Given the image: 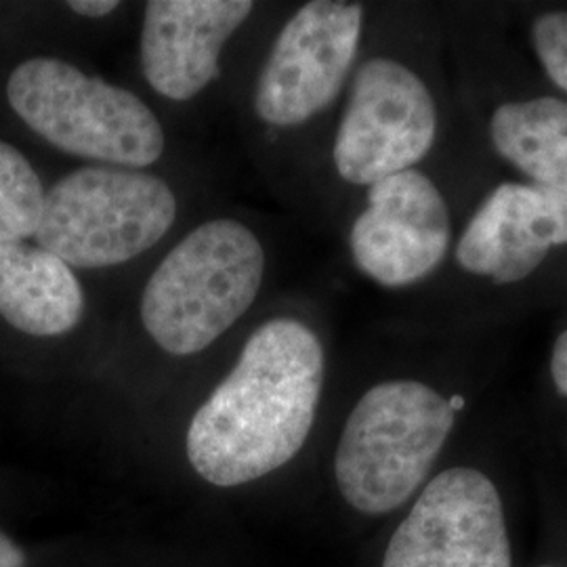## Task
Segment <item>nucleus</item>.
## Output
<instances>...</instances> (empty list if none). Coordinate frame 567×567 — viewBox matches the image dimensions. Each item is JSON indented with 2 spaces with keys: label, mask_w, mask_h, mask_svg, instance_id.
<instances>
[{
  "label": "nucleus",
  "mask_w": 567,
  "mask_h": 567,
  "mask_svg": "<svg viewBox=\"0 0 567 567\" xmlns=\"http://www.w3.org/2000/svg\"><path fill=\"white\" fill-rule=\"evenodd\" d=\"M0 567H25L23 550L2 532H0Z\"/></svg>",
  "instance_id": "obj_18"
},
{
  "label": "nucleus",
  "mask_w": 567,
  "mask_h": 567,
  "mask_svg": "<svg viewBox=\"0 0 567 567\" xmlns=\"http://www.w3.org/2000/svg\"><path fill=\"white\" fill-rule=\"evenodd\" d=\"M567 244V196L534 183H503L477 208L456 261L494 284L526 280L550 248Z\"/></svg>",
  "instance_id": "obj_10"
},
{
  "label": "nucleus",
  "mask_w": 567,
  "mask_h": 567,
  "mask_svg": "<svg viewBox=\"0 0 567 567\" xmlns=\"http://www.w3.org/2000/svg\"><path fill=\"white\" fill-rule=\"evenodd\" d=\"M324 349L311 328L276 318L194 414L185 450L208 484L236 487L290 463L305 446L324 386Z\"/></svg>",
  "instance_id": "obj_1"
},
{
  "label": "nucleus",
  "mask_w": 567,
  "mask_h": 567,
  "mask_svg": "<svg viewBox=\"0 0 567 567\" xmlns=\"http://www.w3.org/2000/svg\"><path fill=\"white\" fill-rule=\"evenodd\" d=\"M536 567H566V566H559V564H540V566Z\"/></svg>",
  "instance_id": "obj_19"
},
{
  "label": "nucleus",
  "mask_w": 567,
  "mask_h": 567,
  "mask_svg": "<svg viewBox=\"0 0 567 567\" xmlns=\"http://www.w3.org/2000/svg\"><path fill=\"white\" fill-rule=\"evenodd\" d=\"M252 9L248 0H150L142 30L150 86L175 102L196 97L219 79L221 49Z\"/></svg>",
  "instance_id": "obj_11"
},
{
  "label": "nucleus",
  "mask_w": 567,
  "mask_h": 567,
  "mask_svg": "<svg viewBox=\"0 0 567 567\" xmlns=\"http://www.w3.org/2000/svg\"><path fill=\"white\" fill-rule=\"evenodd\" d=\"M437 133V107L404 63L386 58L358 70L332 158L344 182L372 185L423 161Z\"/></svg>",
  "instance_id": "obj_7"
},
{
  "label": "nucleus",
  "mask_w": 567,
  "mask_h": 567,
  "mask_svg": "<svg viewBox=\"0 0 567 567\" xmlns=\"http://www.w3.org/2000/svg\"><path fill=\"white\" fill-rule=\"evenodd\" d=\"M68 7L82 18L97 20V18H105L112 11H116L118 2L116 0H72V2H68Z\"/></svg>",
  "instance_id": "obj_17"
},
{
  "label": "nucleus",
  "mask_w": 567,
  "mask_h": 567,
  "mask_svg": "<svg viewBox=\"0 0 567 567\" xmlns=\"http://www.w3.org/2000/svg\"><path fill=\"white\" fill-rule=\"evenodd\" d=\"M450 236L444 196L425 173L410 168L370 185L368 208L351 227L349 246L368 278L402 288L440 267Z\"/></svg>",
  "instance_id": "obj_9"
},
{
  "label": "nucleus",
  "mask_w": 567,
  "mask_h": 567,
  "mask_svg": "<svg viewBox=\"0 0 567 567\" xmlns=\"http://www.w3.org/2000/svg\"><path fill=\"white\" fill-rule=\"evenodd\" d=\"M532 44L548 79L567 93V11H550L534 21Z\"/></svg>",
  "instance_id": "obj_15"
},
{
  "label": "nucleus",
  "mask_w": 567,
  "mask_h": 567,
  "mask_svg": "<svg viewBox=\"0 0 567 567\" xmlns=\"http://www.w3.org/2000/svg\"><path fill=\"white\" fill-rule=\"evenodd\" d=\"M550 379L557 393L567 400V330L557 337L550 353Z\"/></svg>",
  "instance_id": "obj_16"
},
{
  "label": "nucleus",
  "mask_w": 567,
  "mask_h": 567,
  "mask_svg": "<svg viewBox=\"0 0 567 567\" xmlns=\"http://www.w3.org/2000/svg\"><path fill=\"white\" fill-rule=\"evenodd\" d=\"M175 217V194L161 177L121 166H82L44 196L34 236L63 264L97 269L150 250Z\"/></svg>",
  "instance_id": "obj_5"
},
{
  "label": "nucleus",
  "mask_w": 567,
  "mask_h": 567,
  "mask_svg": "<svg viewBox=\"0 0 567 567\" xmlns=\"http://www.w3.org/2000/svg\"><path fill=\"white\" fill-rule=\"evenodd\" d=\"M364 23L358 2L313 0L284 25L255 91L257 116L297 126L337 100L355 60Z\"/></svg>",
  "instance_id": "obj_8"
},
{
  "label": "nucleus",
  "mask_w": 567,
  "mask_h": 567,
  "mask_svg": "<svg viewBox=\"0 0 567 567\" xmlns=\"http://www.w3.org/2000/svg\"><path fill=\"white\" fill-rule=\"evenodd\" d=\"M465 408L421 381H385L353 405L334 454V482L353 511L381 517L404 507L433 466Z\"/></svg>",
  "instance_id": "obj_2"
},
{
  "label": "nucleus",
  "mask_w": 567,
  "mask_h": 567,
  "mask_svg": "<svg viewBox=\"0 0 567 567\" xmlns=\"http://www.w3.org/2000/svg\"><path fill=\"white\" fill-rule=\"evenodd\" d=\"M264 271V246L246 225L231 219L203 224L145 284L143 328L171 355L200 353L255 303Z\"/></svg>",
  "instance_id": "obj_3"
},
{
  "label": "nucleus",
  "mask_w": 567,
  "mask_h": 567,
  "mask_svg": "<svg viewBox=\"0 0 567 567\" xmlns=\"http://www.w3.org/2000/svg\"><path fill=\"white\" fill-rule=\"evenodd\" d=\"M84 295L70 265L41 246L0 236V316L32 337L76 328Z\"/></svg>",
  "instance_id": "obj_12"
},
{
  "label": "nucleus",
  "mask_w": 567,
  "mask_h": 567,
  "mask_svg": "<svg viewBox=\"0 0 567 567\" xmlns=\"http://www.w3.org/2000/svg\"><path fill=\"white\" fill-rule=\"evenodd\" d=\"M41 177L18 147L0 142V236L25 240L37 234L44 206Z\"/></svg>",
  "instance_id": "obj_14"
},
{
  "label": "nucleus",
  "mask_w": 567,
  "mask_h": 567,
  "mask_svg": "<svg viewBox=\"0 0 567 567\" xmlns=\"http://www.w3.org/2000/svg\"><path fill=\"white\" fill-rule=\"evenodd\" d=\"M489 133L494 150L534 185L567 196V102L505 103L494 112Z\"/></svg>",
  "instance_id": "obj_13"
},
{
  "label": "nucleus",
  "mask_w": 567,
  "mask_h": 567,
  "mask_svg": "<svg viewBox=\"0 0 567 567\" xmlns=\"http://www.w3.org/2000/svg\"><path fill=\"white\" fill-rule=\"evenodd\" d=\"M381 567H515L507 507L477 466H447L416 494Z\"/></svg>",
  "instance_id": "obj_6"
},
{
  "label": "nucleus",
  "mask_w": 567,
  "mask_h": 567,
  "mask_svg": "<svg viewBox=\"0 0 567 567\" xmlns=\"http://www.w3.org/2000/svg\"><path fill=\"white\" fill-rule=\"evenodd\" d=\"M7 100L21 121L61 152L121 168H143L164 152L163 126L145 103L55 58L20 63Z\"/></svg>",
  "instance_id": "obj_4"
}]
</instances>
